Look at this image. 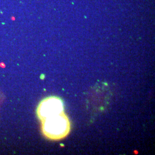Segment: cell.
I'll use <instances>...</instances> for the list:
<instances>
[{"label":"cell","instance_id":"obj_1","mask_svg":"<svg viewBox=\"0 0 155 155\" xmlns=\"http://www.w3.org/2000/svg\"><path fill=\"white\" fill-rule=\"evenodd\" d=\"M41 130L47 139L58 141L66 138L71 130L70 121L64 112L41 121Z\"/></svg>","mask_w":155,"mask_h":155},{"label":"cell","instance_id":"obj_2","mask_svg":"<svg viewBox=\"0 0 155 155\" xmlns=\"http://www.w3.org/2000/svg\"><path fill=\"white\" fill-rule=\"evenodd\" d=\"M63 102L61 98L51 96L42 100L37 107L36 113L41 121L50 117L59 114L64 112Z\"/></svg>","mask_w":155,"mask_h":155}]
</instances>
